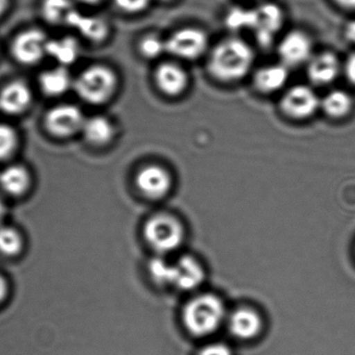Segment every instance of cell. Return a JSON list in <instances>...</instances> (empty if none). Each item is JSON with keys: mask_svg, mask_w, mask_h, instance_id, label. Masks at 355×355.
Returning <instances> with one entry per match:
<instances>
[{"mask_svg": "<svg viewBox=\"0 0 355 355\" xmlns=\"http://www.w3.org/2000/svg\"><path fill=\"white\" fill-rule=\"evenodd\" d=\"M254 60V50L250 44L239 38H227L213 48L208 69L218 81L233 83L250 72Z\"/></svg>", "mask_w": 355, "mask_h": 355, "instance_id": "cell-1", "label": "cell"}, {"mask_svg": "<svg viewBox=\"0 0 355 355\" xmlns=\"http://www.w3.org/2000/svg\"><path fill=\"white\" fill-rule=\"evenodd\" d=\"M225 318L223 302L211 294L198 296L186 304L183 321L186 329L196 337H206L214 333Z\"/></svg>", "mask_w": 355, "mask_h": 355, "instance_id": "cell-2", "label": "cell"}, {"mask_svg": "<svg viewBox=\"0 0 355 355\" xmlns=\"http://www.w3.org/2000/svg\"><path fill=\"white\" fill-rule=\"evenodd\" d=\"M74 85L77 94L85 101L92 104H105L116 93L118 77L110 67L94 65L79 75Z\"/></svg>", "mask_w": 355, "mask_h": 355, "instance_id": "cell-3", "label": "cell"}, {"mask_svg": "<svg viewBox=\"0 0 355 355\" xmlns=\"http://www.w3.org/2000/svg\"><path fill=\"white\" fill-rule=\"evenodd\" d=\"M148 244L160 254H170L180 247L184 238L181 223L171 215L159 214L150 218L144 229Z\"/></svg>", "mask_w": 355, "mask_h": 355, "instance_id": "cell-4", "label": "cell"}, {"mask_svg": "<svg viewBox=\"0 0 355 355\" xmlns=\"http://www.w3.org/2000/svg\"><path fill=\"white\" fill-rule=\"evenodd\" d=\"M166 44L168 53L184 60H194L206 51L208 38L200 29L185 27L173 33Z\"/></svg>", "mask_w": 355, "mask_h": 355, "instance_id": "cell-5", "label": "cell"}, {"mask_svg": "<svg viewBox=\"0 0 355 355\" xmlns=\"http://www.w3.org/2000/svg\"><path fill=\"white\" fill-rule=\"evenodd\" d=\"M321 108V99L309 85H298L290 88L281 100V108L293 119L310 118Z\"/></svg>", "mask_w": 355, "mask_h": 355, "instance_id": "cell-6", "label": "cell"}, {"mask_svg": "<svg viewBox=\"0 0 355 355\" xmlns=\"http://www.w3.org/2000/svg\"><path fill=\"white\" fill-rule=\"evenodd\" d=\"M282 64L289 67L300 66L313 58V41L308 33L302 31L288 33L279 44Z\"/></svg>", "mask_w": 355, "mask_h": 355, "instance_id": "cell-7", "label": "cell"}, {"mask_svg": "<svg viewBox=\"0 0 355 355\" xmlns=\"http://www.w3.org/2000/svg\"><path fill=\"white\" fill-rule=\"evenodd\" d=\"M283 10L275 3H265L254 8L252 28L262 45H269L284 24Z\"/></svg>", "mask_w": 355, "mask_h": 355, "instance_id": "cell-8", "label": "cell"}, {"mask_svg": "<svg viewBox=\"0 0 355 355\" xmlns=\"http://www.w3.org/2000/svg\"><path fill=\"white\" fill-rule=\"evenodd\" d=\"M87 119L77 106L62 104L48 112L46 126L50 133L58 137H69L83 131Z\"/></svg>", "mask_w": 355, "mask_h": 355, "instance_id": "cell-9", "label": "cell"}, {"mask_svg": "<svg viewBox=\"0 0 355 355\" xmlns=\"http://www.w3.org/2000/svg\"><path fill=\"white\" fill-rule=\"evenodd\" d=\"M48 41L43 31L37 29L23 31L12 43V56L22 64H35L47 54Z\"/></svg>", "mask_w": 355, "mask_h": 355, "instance_id": "cell-10", "label": "cell"}, {"mask_svg": "<svg viewBox=\"0 0 355 355\" xmlns=\"http://www.w3.org/2000/svg\"><path fill=\"white\" fill-rule=\"evenodd\" d=\"M204 279L202 265L192 256H181L177 262L170 264L168 286L189 291L200 286Z\"/></svg>", "mask_w": 355, "mask_h": 355, "instance_id": "cell-11", "label": "cell"}, {"mask_svg": "<svg viewBox=\"0 0 355 355\" xmlns=\"http://www.w3.org/2000/svg\"><path fill=\"white\" fill-rule=\"evenodd\" d=\"M139 191L150 199H160L170 193L172 189V177L170 173L160 166L145 167L137 177Z\"/></svg>", "mask_w": 355, "mask_h": 355, "instance_id": "cell-12", "label": "cell"}, {"mask_svg": "<svg viewBox=\"0 0 355 355\" xmlns=\"http://www.w3.org/2000/svg\"><path fill=\"white\" fill-rule=\"evenodd\" d=\"M341 72V63L333 52L324 51L311 58L308 63V76L315 85L333 83Z\"/></svg>", "mask_w": 355, "mask_h": 355, "instance_id": "cell-13", "label": "cell"}, {"mask_svg": "<svg viewBox=\"0 0 355 355\" xmlns=\"http://www.w3.org/2000/svg\"><path fill=\"white\" fill-rule=\"evenodd\" d=\"M155 81L162 93L168 96H178L187 88L188 75L179 65L164 63L156 69Z\"/></svg>", "mask_w": 355, "mask_h": 355, "instance_id": "cell-14", "label": "cell"}, {"mask_svg": "<svg viewBox=\"0 0 355 355\" xmlns=\"http://www.w3.org/2000/svg\"><path fill=\"white\" fill-rule=\"evenodd\" d=\"M229 327L234 337L252 340L262 331V319L258 313L250 308H240L230 316Z\"/></svg>", "mask_w": 355, "mask_h": 355, "instance_id": "cell-15", "label": "cell"}, {"mask_svg": "<svg viewBox=\"0 0 355 355\" xmlns=\"http://www.w3.org/2000/svg\"><path fill=\"white\" fill-rule=\"evenodd\" d=\"M31 101V89L22 81H12L0 91V110L6 114L24 112Z\"/></svg>", "mask_w": 355, "mask_h": 355, "instance_id": "cell-16", "label": "cell"}, {"mask_svg": "<svg viewBox=\"0 0 355 355\" xmlns=\"http://www.w3.org/2000/svg\"><path fill=\"white\" fill-rule=\"evenodd\" d=\"M289 79L288 67L284 64L267 65L254 74V85L262 93H275L281 90Z\"/></svg>", "mask_w": 355, "mask_h": 355, "instance_id": "cell-17", "label": "cell"}, {"mask_svg": "<svg viewBox=\"0 0 355 355\" xmlns=\"http://www.w3.org/2000/svg\"><path fill=\"white\" fill-rule=\"evenodd\" d=\"M83 133L89 143L102 146L112 141L114 135V127L105 117L95 116L85 120Z\"/></svg>", "mask_w": 355, "mask_h": 355, "instance_id": "cell-18", "label": "cell"}, {"mask_svg": "<svg viewBox=\"0 0 355 355\" xmlns=\"http://www.w3.org/2000/svg\"><path fill=\"white\" fill-rule=\"evenodd\" d=\"M321 108L331 118L341 119L347 117L354 108V100L343 90H333L321 99Z\"/></svg>", "mask_w": 355, "mask_h": 355, "instance_id": "cell-19", "label": "cell"}, {"mask_svg": "<svg viewBox=\"0 0 355 355\" xmlns=\"http://www.w3.org/2000/svg\"><path fill=\"white\" fill-rule=\"evenodd\" d=\"M29 175L26 169L12 165L0 173V188L10 195H19L28 187Z\"/></svg>", "mask_w": 355, "mask_h": 355, "instance_id": "cell-20", "label": "cell"}, {"mask_svg": "<svg viewBox=\"0 0 355 355\" xmlns=\"http://www.w3.org/2000/svg\"><path fill=\"white\" fill-rule=\"evenodd\" d=\"M72 83L70 74L64 67L46 71L40 77L42 90L48 95L58 96L68 91Z\"/></svg>", "mask_w": 355, "mask_h": 355, "instance_id": "cell-21", "label": "cell"}, {"mask_svg": "<svg viewBox=\"0 0 355 355\" xmlns=\"http://www.w3.org/2000/svg\"><path fill=\"white\" fill-rule=\"evenodd\" d=\"M78 44L71 38L48 41L47 54L58 60L62 67L72 64L78 56Z\"/></svg>", "mask_w": 355, "mask_h": 355, "instance_id": "cell-22", "label": "cell"}, {"mask_svg": "<svg viewBox=\"0 0 355 355\" xmlns=\"http://www.w3.org/2000/svg\"><path fill=\"white\" fill-rule=\"evenodd\" d=\"M67 24L78 29L85 37L100 40L105 35L106 26L101 20L92 17H85L77 12H73Z\"/></svg>", "mask_w": 355, "mask_h": 355, "instance_id": "cell-23", "label": "cell"}, {"mask_svg": "<svg viewBox=\"0 0 355 355\" xmlns=\"http://www.w3.org/2000/svg\"><path fill=\"white\" fill-rule=\"evenodd\" d=\"M42 10L44 18L49 22L54 24H67L71 15L74 12V8L70 0H45Z\"/></svg>", "mask_w": 355, "mask_h": 355, "instance_id": "cell-24", "label": "cell"}, {"mask_svg": "<svg viewBox=\"0 0 355 355\" xmlns=\"http://www.w3.org/2000/svg\"><path fill=\"white\" fill-rule=\"evenodd\" d=\"M22 247V240L18 231L8 226H0V252L6 256L18 254Z\"/></svg>", "mask_w": 355, "mask_h": 355, "instance_id": "cell-25", "label": "cell"}, {"mask_svg": "<svg viewBox=\"0 0 355 355\" xmlns=\"http://www.w3.org/2000/svg\"><path fill=\"white\" fill-rule=\"evenodd\" d=\"M252 13L254 10L237 8L232 10L227 14V25L230 28L240 31V29L252 28Z\"/></svg>", "mask_w": 355, "mask_h": 355, "instance_id": "cell-26", "label": "cell"}, {"mask_svg": "<svg viewBox=\"0 0 355 355\" xmlns=\"http://www.w3.org/2000/svg\"><path fill=\"white\" fill-rule=\"evenodd\" d=\"M139 50L145 58H158L166 51V40L160 39L157 35H147L141 40Z\"/></svg>", "mask_w": 355, "mask_h": 355, "instance_id": "cell-27", "label": "cell"}, {"mask_svg": "<svg viewBox=\"0 0 355 355\" xmlns=\"http://www.w3.org/2000/svg\"><path fill=\"white\" fill-rule=\"evenodd\" d=\"M17 145V135L12 127L0 124V160L8 158Z\"/></svg>", "mask_w": 355, "mask_h": 355, "instance_id": "cell-28", "label": "cell"}, {"mask_svg": "<svg viewBox=\"0 0 355 355\" xmlns=\"http://www.w3.org/2000/svg\"><path fill=\"white\" fill-rule=\"evenodd\" d=\"M114 2L124 12L137 14L145 10L151 0H114Z\"/></svg>", "mask_w": 355, "mask_h": 355, "instance_id": "cell-29", "label": "cell"}, {"mask_svg": "<svg viewBox=\"0 0 355 355\" xmlns=\"http://www.w3.org/2000/svg\"><path fill=\"white\" fill-rule=\"evenodd\" d=\"M198 355H233L232 350L225 344L214 343L207 345L200 350Z\"/></svg>", "mask_w": 355, "mask_h": 355, "instance_id": "cell-30", "label": "cell"}, {"mask_svg": "<svg viewBox=\"0 0 355 355\" xmlns=\"http://www.w3.org/2000/svg\"><path fill=\"white\" fill-rule=\"evenodd\" d=\"M346 77L352 85H355V51L348 56L345 65H344Z\"/></svg>", "mask_w": 355, "mask_h": 355, "instance_id": "cell-31", "label": "cell"}, {"mask_svg": "<svg viewBox=\"0 0 355 355\" xmlns=\"http://www.w3.org/2000/svg\"><path fill=\"white\" fill-rule=\"evenodd\" d=\"M344 33H345L346 39H347L348 41L355 44V19L346 24Z\"/></svg>", "mask_w": 355, "mask_h": 355, "instance_id": "cell-32", "label": "cell"}, {"mask_svg": "<svg viewBox=\"0 0 355 355\" xmlns=\"http://www.w3.org/2000/svg\"><path fill=\"white\" fill-rule=\"evenodd\" d=\"M337 4L347 10H355V0H335Z\"/></svg>", "mask_w": 355, "mask_h": 355, "instance_id": "cell-33", "label": "cell"}, {"mask_svg": "<svg viewBox=\"0 0 355 355\" xmlns=\"http://www.w3.org/2000/svg\"><path fill=\"white\" fill-rule=\"evenodd\" d=\"M6 283L4 281V279H2L1 275H0V302L3 299L4 296H6Z\"/></svg>", "mask_w": 355, "mask_h": 355, "instance_id": "cell-34", "label": "cell"}, {"mask_svg": "<svg viewBox=\"0 0 355 355\" xmlns=\"http://www.w3.org/2000/svg\"><path fill=\"white\" fill-rule=\"evenodd\" d=\"M6 6H8V0H0V16L3 14Z\"/></svg>", "mask_w": 355, "mask_h": 355, "instance_id": "cell-35", "label": "cell"}, {"mask_svg": "<svg viewBox=\"0 0 355 355\" xmlns=\"http://www.w3.org/2000/svg\"><path fill=\"white\" fill-rule=\"evenodd\" d=\"M4 213H6V206H4L3 201H2L1 198H0V221L3 218Z\"/></svg>", "mask_w": 355, "mask_h": 355, "instance_id": "cell-36", "label": "cell"}, {"mask_svg": "<svg viewBox=\"0 0 355 355\" xmlns=\"http://www.w3.org/2000/svg\"><path fill=\"white\" fill-rule=\"evenodd\" d=\"M80 1L87 4H96L98 3V2L101 1V0H80Z\"/></svg>", "mask_w": 355, "mask_h": 355, "instance_id": "cell-37", "label": "cell"}, {"mask_svg": "<svg viewBox=\"0 0 355 355\" xmlns=\"http://www.w3.org/2000/svg\"><path fill=\"white\" fill-rule=\"evenodd\" d=\"M164 1H170V0H164Z\"/></svg>", "mask_w": 355, "mask_h": 355, "instance_id": "cell-38", "label": "cell"}]
</instances>
